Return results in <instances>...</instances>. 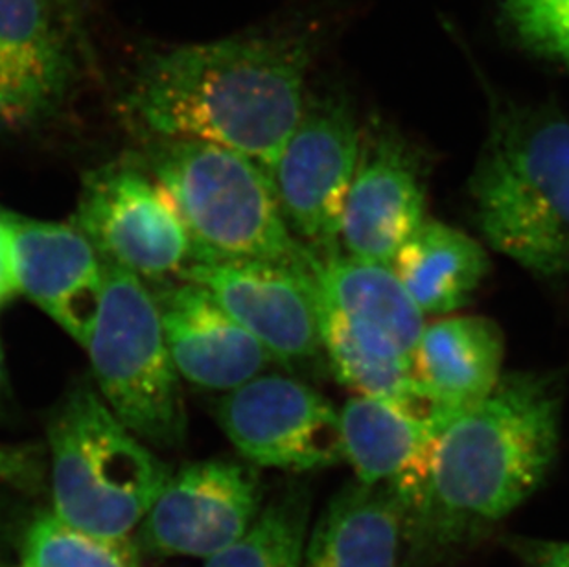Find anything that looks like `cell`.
Returning a JSON list of instances; mask_svg holds the SVG:
<instances>
[{
	"label": "cell",
	"mask_w": 569,
	"mask_h": 567,
	"mask_svg": "<svg viewBox=\"0 0 569 567\" xmlns=\"http://www.w3.org/2000/svg\"><path fill=\"white\" fill-rule=\"evenodd\" d=\"M312 33H262L184 44L140 63L120 111L151 140L237 151L271 179L307 98Z\"/></svg>",
	"instance_id": "1"
},
{
	"label": "cell",
	"mask_w": 569,
	"mask_h": 567,
	"mask_svg": "<svg viewBox=\"0 0 569 567\" xmlns=\"http://www.w3.org/2000/svg\"><path fill=\"white\" fill-rule=\"evenodd\" d=\"M562 401L559 375H501L489 397L437 440L425 507L403 535L428 547L453 546L518 509L557 459Z\"/></svg>",
	"instance_id": "2"
},
{
	"label": "cell",
	"mask_w": 569,
	"mask_h": 567,
	"mask_svg": "<svg viewBox=\"0 0 569 567\" xmlns=\"http://www.w3.org/2000/svg\"><path fill=\"white\" fill-rule=\"evenodd\" d=\"M468 193L495 251L538 279L569 273V120L559 109L496 103Z\"/></svg>",
	"instance_id": "3"
},
{
	"label": "cell",
	"mask_w": 569,
	"mask_h": 567,
	"mask_svg": "<svg viewBox=\"0 0 569 567\" xmlns=\"http://www.w3.org/2000/svg\"><path fill=\"white\" fill-rule=\"evenodd\" d=\"M146 170L192 241L193 262H271L312 271L313 255L286 223L273 179L249 157L198 140H153Z\"/></svg>",
	"instance_id": "4"
},
{
	"label": "cell",
	"mask_w": 569,
	"mask_h": 567,
	"mask_svg": "<svg viewBox=\"0 0 569 567\" xmlns=\"http://www.w3.org/2000/svg\"><path fill=\"white\" fill-rule=\"evenodd\" d=\"M49 451L52 514L91 535L129 538L172 477L91 384L72 387L56 407Z\"/></svg>",
	"instance_id": "5"
},
{
	"label": "cell",
	"mask_w": 569,
	"mask_h": 567,
	"mask_svg": "<svg viewBox=\"0 0 569 567\" xmlns=\"http://www.w3.org/2000/svg\"><path fill=\"white\" fill-rule=\"evenodd\" d=\"M86 348L94 387L114 417L153 450L181 448L187 439L181 378L144 280L103 262L102 305Z\"/></svg>",
	"instance_id": "6"
},
{
	"label": "cell",
	"mask_w": 569,
	"mask_h": 567,
	"mask_svg": "<svg viewBox=\"0 0 569 567\" xmlns=\"http://www.w3.org/2000/svg\"><path fill=\"white\" fill-rule=\"evenodd\" d=\"M361 126L349 98L307 92L280 153L273 185L286 223L316 257L338 252L345 205L360 157Z\"/></svg>",
	"instance_id": "7"
},
{
	"label": "cell",
	"mask_w": 569,
	"mask_h": 567,
	"mask_svg": "<svg viewBox=\"0 0 569 567\" xmlns=\"http://www.w3.org/2000/svg\"><path fill=\"white\" fill-rule=\"evenodd\" d=\"M72 223L102 262L144 282L179 277L193 260L192 241L172 199L139 165L114 162L87 173Z\"/></svg>",
	"instance_id": "8"
},
{
	"label": "cell",
	"mask_w": 569,
	"mask_h": 567,
	"mask_svg": "<svg viewBox=\"0 0 569 567\" xmlns=\"http://www.w3.org/2000/svg\"><path fill=\"white\" fill-rule=\"evenodd\" d=\"M216 417L243 459L263 468L319 470L345 459L338 409L291 376L258 375L226 392Z\"/></svg>",
	"instance_id": "9"
},
{
	"label": "cell",
	"mask_w": 569,
	"mask_h": 567,
	"mask_svg": "<svg viewBox=\"0 0 569 567\" xmlns=\"http://www.w3.org/2000/svg\"><path fill=\"white\" fill-rule=\"evenodd\" d=\"M178 279L214 299L288 369L325 358L321 297L312 271L271 262H193Z\"/></svg>",
	"instance_id": "10"
},
{
	"label": "cell",
	"mask_w": 569,
	"mask_h": 567,
	"mask_svg": "<svg viewBox=\"0 0 569 567\" xmlns=\"http://www.w3.org/2000/svg\"><path fill=\"white\" fill-rule=\"evenodd\" d=\"M262 510V487L248 465L210 459L172 474L140 527L146 551L214 557L240 540Z\"/></svg>",
	"instance_id": "11"
},
{
	"label": "cell",
	"mask_w": 569,
	"mask_h": 567,
	"mask_svg": "<svg viewBox=\"0 0 569 567\" xmlns=\"http://www.w3.org/2000/svg\"><path fill=\"white\" fill-rule=\"evenodd\" d=\"M426 220L420 151L389 123L361 128L360 157L345 205L341 246L350 257L391 266Z\"/></svg>",
	"instance_id": "12"
},
{
	"label": "cell",
	"mask_w": 569,
	"mask_h": 567,
	"mask_svg": "<svg viewBox=\"0 0 569 567\" xmlns=\"http://www.w3.org/2000/svg\"><path fill=\"white\" fill-rule=\"evenodd\" d=\"M8 220L21 295L86 347L102 305V258L72 221L33 220L10 210Z\"/></svg>",
	"instance_id": "13"
},
{
	"label": "cell",
	"mask_w": 569,
	"mask_h": 567,
	"mask_svg": "<svg viewBox=\"0 0 569 567\" xmlns=\"http://www.w3.org/2000/svg\"><path fill=\"white\" fill-rule=\"evenodd\" d=\"M72 76V49L52 2L0 0V133L49 118Z\"/></svg>",
	"instance_id": "14"
},
{
	"label": "cell",
	"mask_w": 569,
	"mask_h": 567,
	"mask_svg": "<svg viewBox=\"0 0 569 567\" xmlns=\"http://www.w3.org/2000/svg\"><path fill=\"white\" fill-rule=\"evenodd\" d=\"M162 332L179 378L203 391L231 392L268 369V350L214 299L179 279L153 289Z\"/></svg>",
	"instance_id": "15"
},
{
	"label": "cell",
	"mask_w": 569,
	"mask_h": 567,
	"mask_svg": "<svg viewBox=\"0 0 569 567\" xmlns=\"http://www.w3.org/2000/svg\"><path fill=\"white\" fill-rule=\"evenodd\" d=\"M345 459L367 487L389 490L403 509V530L419 516L430 488L437 440L445 428L397 407L356 397L339 411Z\"/></svg>",
	"instance_id": "16"
},
{
	"label": "cell",
	"mask_w": 569,
	"mask_h": 567,
	"mask_svg": "<svg viewBox=\"0 0 569 567\" xmlns=\"http://www.w3.org/2000/svg\"><path fill=\"white\" fill-rule=\"evenodd\" d=\"M321 334L325 358L333 376L358 397L383 401L442 428L456 418L420 384L411 356L322 299Z\"/></svg>",
	"instance_id": "17"
},
{
	"label": "cell",
	"mask_w": 569,
	"mask_h": 567,
	"mask_svg": "<svg viewBox=\"0 0 569 567\" xmlns=\"http://www.w3.org/2000/svg\"><path fill=\"white\" fill-rule=\"evenodd\" d=\"M506 339L489 317H450L425 328L411 364L420 384L459 417L489 397L501 378Z\"/></svg>",
	"instance_id": "18"
},
{
	"label": "cell",
	"mask_w": 569,
	"mask_h": 567,
	"mask_svg": "<svg viewBox=\"0 0 569 567\" xmlns=\"http://www.w3.org/2000/svg\"><path fill=\"white\" fill-rule=\"evenodd\" d=\"M403 521L389 490L350 483L313 525L302 567H397Z\"/></svg>",
	"instance_id": "19"
},
{
	"label": "cell",
	"mask_w": 569,
	"mask_h": 567,
	"mask_svg": "<svg viewBox=\"0 0 569 567\" xmlns=\"http://www.w3.org/2000/svg\"><path fill=\"white\" fill-rule=\"evenodd\" d=\"M312 273L328 306L381 334L403 354H413L425 332V314L391 266L338 251L316 257Z\"/></svg>",
	"instance_id": "20"
},
{
	"label": "cell",
	"mask_w": 569,
	"mask_h": 567,
	"mask_svg": "<svg viewBox=\"0 0 569 567\" xmlns=\"http://www.w3.org/2000/svg\"><path fill=\"white\" fill-rule=\"evenodd\" d=\"M391 268L422 314H451L472 300L490 260L472 236L426 218L398 249Z\"/></svg>",
	"instance_id": "21"
},
{
	"label": "cell",
	"mask_w": 569,
	"mask_h": 567,
	"mask_svg": "<svg viewBox=\"0 0 569 567\" xmlns=\"http://www.w3.org/2000/svg\"><path fill=\"white\" fill-rule=\"evenodd\" d=\"M308 514L307 488H288L260 510L240 540L207 558L204 567H302Z\"/></svg>",
	"instance_id": "22"
},
{
	"label": "cell",
	"mask_w": 569,
	"mask_h": 567,
	"mask_svg": "<svg viewBox=\"0 0 569 567\" xmlns=\"http://www.w3.org/2000/svg\"><path fill=\"white\" fill-rule=\"evenodd\" d=\"M27 567H140L129 538H108L76 529L43 513L28 527Z\"/></svg>",
	"instance_id": "23"
},
{
	"label": "cell",
	"mask_w": 569,
	"mask_h": 567,
	"mask_svg": "<svg viewBox=\"0 0 569 567\" xmlns=\"http://www.w3.org/2000/svg\"><path fill=\"white\" fill-rule=\"evenodd\" d=\"M501 17L516 43L569 67V0H501Z\"/></svg>",
	"instance_id": "24"
},
{
	"label": "cell",
	"mask_w": 569,
	"mask_h": 567,
	"mask_svg": "<svg viewBox=\"0 0 569 567\" xmlns=\"http://www.w3.org/2000/svg\"><path fill=\"white\" fill-rule=\"evenodd\" d=\"M43 477V465L36 451L0 445V483L30 488Z\"/></svg>",
	"instance_id": "25"
},
{
	"label": "cell",
	"mask_w": 569,
	"mask_h": 567,
	"mask_svg": "<svg viewBox=\"0 0 569 567\" xmlns=\"http://www.w3.org/2000/svg\"><path fill=\"white\" fill-rule=\"evenodd\" d=\"M21 295L8 210H0V308Z\"/></svg>",
	"instance_id": "26"
},
{
	"label": "cell",
	"mask_w": 569,
	"mask_h": 567,
	"mask_svg": "<svg viewBox=\"0 0 569 567\" xmlns=\"http://www.w3.org/2000/svg\"><path fill=\"white\" fill-rule=\"evenodd\" d=\"M516 549L532 567H569V541L523 540Z\"/></svg>",
	"instance_id": "27"
},
{
	"label": "cell",
	"mask_w": 569,
	"mask_h": 567,
	"mask_svg": "<svg viewBox=\"0 0 569 567\" xmlns=\"http://www.w3.org/2000/svg\"><path fill=\"white\" fill-rule=\"evenodd\" d=\"M6 389V356L4 347H2V339H0V398Z\"/></svg>",
	"instance_id": "28"
},
{
	"label": "cell",
	"mask_w": 569,
	"mask_h": 567,
	"mask_svg": "<svg viewBox=\"0 0 569 567\" xmlns=\"http://www.w3.org/2000/svg\"><path fill=\"white\" fill-rule=\"evenodd\" d=\"M19 567H27V566H24V564H21V566H19Z\"/></svg>",
	"instance_id": "29"
}]
</instances>
